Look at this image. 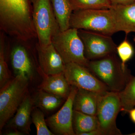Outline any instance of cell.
<instances>
[{
    "label": "cell",
    "instance_id": "10",
    "mask_svg": "<svg viewBox=\"0 0 135 135\" xmlns=\"http://www.w3.org/2000/svg\"><path fill=\"white\" fill-rule=\"evenodd\" d=\"M39 65L44 75H50L64 72L65 64L52 43L36 46Z\"/></svg>",
    "mask_w": 135,
    "mask_h": 135
},
{
    "label": "cell",
    "instance_id": "26",
    "mask_svg": "<svg viewBox=\"0 0 135 135\" xmlns=\"http://www.w3.org/2000/svg\"><path fill=\"white\" fill-rule=\"evenodd\" d=\"M128 113L129 114L131 120L135 123V108H133V109H131L128 112Z\"/></svg>",
    "mask_w": 135,
    "mask_h": 135
},
{
    "label": "cell",
    "instance_id": "23",
    "mask_svg": "<svg viewBox=\"0 0 135 135\" xmlns=\"http://www.w3.org/2000/svg\"><path fill=\"white\" fill-rule=\"evenodd\" d=\"M31 120L34 124L37 135H53L54 134L49 130L47 126L46 120L43 112L36 109L32 113Z\"/></svg>",
    "mask_w": 135,
    "mask_h": 135
},
{
    "label": "cell",
    "instance_id": "25",
    "mask_svg": "<svg viewBox=\"0 0 135 135\" xmlns=\"http://www.w3.org/2000/svg\"><path fill=\"white\" fill-rule=\"evenodd\" d=\"M81 135H103L102 133H101L100 131L99 130V129L92 131L90 132H87L83 133Z\"/></svg>",
    "mask_w": 135,
    "mask_h": 135
},
{
    "label": "cell",
    "instance_id": "6",
    "mask_svg": "<svg viewBox=\"0 0 135 135\" xmlns=\"http://www.w3.org/2000/svg\"><path fill=\"white\" fill-rule=\"evenodd\" d=\"M121 109L119 92L109 91L102 97L96 116L102 135L122 134L116 123V118Z\"/></svg>",
    "mask_w": 135,
    "mask_h": 135
},
{
    "label": "cell",
    "instance_id": "7",
    "mask_svg": "<svg viewBox=\"0 0 135 135\" xmlns=\"http://www.w3.org/2000/svg\"><path fill=\"white\" fill-rule=\"evenodd\" d=\"M78 32L84 44V55L89 61L117 53V45L111 36L83 29Z\"/></svg>",
    "mask_w": 135,
    "mask_h": 135
},
{
    "label": "cell",
    "instance_id": "4",
    "mask_svg": "<svg viewBox=\"0 0 135 135\" xmlns=\"http://www.w3.org/2000/svg\"><path fill=\"white\" fill-rule=\"evenodd\" d=\"M51 43L65 64L74 63L88 66L89 60L84 55V44L78 29L70 27L60 31L53 36Z\"/></svg>",
    "mask_w": 135,
    "mask_h": 135
},
{
    "label": "cell",
    "instance_id": "9",
    "mask_svg": "<svg viewBox=\"0 0 135 135\" xmlns=\"http://www.w3.org/2000/svg\"><path fill=\"white\" fill-rule=\"evenodd\" d=\"M78 88L71 86V92L65 103L56 113L46 120L54 133L59 135H75L73 127V102Z\"/></svg>",
    "mask_w": 135,
    "mask_h": 135
},
{
    "label": "cell",
    "instance_id": "1",
    "mask_svg": "<svg viewBox=\"0 0 135 135\" xmlns=\"http://www.w3.org/2000/svg\"><path fill=\"white\" fill-rule=\"evenodd\" d=\"M87 67L111 92L122 91L132 75L127 66L123 67L117 53L90 60Z\"/></svg>",
    "mask_w": 135,
    "mask_h": 135
},
{
    "label": "cell",
    "instance_id": "2",
    "mask_svg": "<svg viewBox=\"0 0 135 135\" xmlns=\"http://www.w3.org/2000/svg\"><path fill=\"white\" fill-rule=\"evenodd\" d=\"M70 25L71 28L92 31L111 36L118 32L110 9L73 11Z\"/></svg>",
    "mask_w": 135,
    "mask_h": 135
},
{
    "label": "cell",
    "instance_id": "14",
    "mask_svg": "<svg viewBox=\"0 0 135 135\" xmlns=\"http://www.w3.org/2000/svg\"><path fill=\"white\" fill-rule=\"evenodd\" d=\"M103 95L97 92L78 88L74 100V110L89 115L97 116Z\"/></svg>",
    "mask_w": 135,
    "mask_h": 135
},
{
    "label": "cell",
    "instance_id": "3",
    "mask_svg": "<svg viewBox=\"0 0 135 135\" xmlns=\"http://www.w3.org/2000/svg\"><path fill=\"white\" fill-rule=\"evenodd\" d=\"M29 80L25 77L17 75L1 88V130L16 113L27 95Z\"/></svg>",
    "mask_w": 135,
    "mask_h": 135
},
{
    "label": "cell",
    "instance_id": "13",
    "mask_svg": "<svg viewBox=\"0 0 135 135\" xmlns=\"http://www.w3.org/2000/svg\"><path fill=\"white\" fill-rule=\"evenodd\" d=\"M34 101L27 94L16 112L14 117L9 120L8 126L13 129L28 134L31 131V115Z\"/></svg>",
    "mask_w": 135,
    "mask_h": 135
},
{
    "label": "cell",
    "instance_id": "15",
    "mask_svg": "<svg viewBox=\"0 0 135 135\" xmlns=\"http://www.w3.org/2000/svg\"><path fill=\"white\" fill-rule=\"evenodd\" d=\"M41 89L66 99L71 92V86L64 72L46 75L41 86Z\"/></svg>",
    "mask_w": 135,
    "mask_h": 135
},
{
    "label": "cell",
    "instance_id": "17",
    "mask_svg": "<svg viewBox=\"0 0 135 135\" xmlns=\"http://www.w3.org/2000/svg\"><path fill=\"white\" fill-rule=\"evenodd\" d=\"M61 31L70 28V22L73 12L70 0H50Z\"/></svg>",
    "mask_w": 135,
    "mask_h": 135
},
{
    "label": "cell",
    "instance_id": "5",
    "mask_svg": "<svg viewBox=\"0 0 135 135\" xmlns=\"http://www.w3.org/2000/svg\"><path fill=\"white\" fill-rule=\"evenodd\" d=\"M33 20L41 46L51 44L53 36L61 31L50 0H37L33 4Z\"/></svg>",
    "mask_w": 135,
    "mask_h": 135
},
{
    "label": "cell",
    "instance_id": "16",
    "mask_svg": "<svg viewBox=\"0 0 135 135\" xmlns=\"http://www.w3.org/2000/svg\"><path fill=\"white\" fill-rule=\"evenodd\" d=\"M73 123L75 135H81L99 129V122L96 116L89 115L75 110L73 111Z\"/></svg>",
    "mask_w": 135,
    "mask_h": 135
},
{
    "label": "cell",
    "instance_id": "19",
    "mask_svg": "<svg viewBox=\"0 0 135 135\" xmlns=\"http://www.w3.org/2000/svg\"><path fill=\"white\" fill-rule=\"evenodd\" d=\"M63 99L51 93L40 89L34 102L37 106L46 110H53L60 106Z\"/></svg>",
    "mask_w": 135,
    "mask_h": 135
},
{
    "label": "cell",
    "instance_id": "29",
    "mask_svg": "<svg viewBox=\"0 0 135 135\" xmlns=\"http://www.w3.org/2000/svg\"><path fill=\"white\" fill-rule=\"evenodd\" d=\"M128 135H135V132L134 133H131V134H129Z\"/></svg>",
    "mask_w": 135,
    "mask_h": 135
},
{
    "label": "cell",
    "instance_id": "28",
    "mask_svg": "<svg viewBox=\"0 0 135 135\" xmlns=\"http://www.w3.org/2000/svg\"><path fill=\"white\" fill-rule=\"evenodd\" d=\"M37 0H30V1H31V2L32 3V4H33V3H35L36 2V1H37Z\"/></svg>",
    "mask_w": 135,
    "mask_h": 135
},
{
    "label": "cell",
    "instance_id": "18",
    "mask_svg": "<svg viewBox=\"0 0 135 135\" xmlns=\"http://www.w3.org/2000/svg\"><path fill=\"white\" fill-rule=\"evenodd\" d=\"M121 103V112L126 114L135 106V77L132 75L126 86L119 92Z\"/></svg>",
    "mask_w": 135,
    "mask_h": 135
},
{
    "label": "cell",
    "instance_id": "24",
    "mask_svg": "<svg viewBox=\"0 0 135 135\" xmlns=\"http://www.w3.org/2000/svg\"><path fill=\"white\" fill-rule=\"evenodd\" d=\"M112 5H127L134 2L135 0H110Z\"/></svg>",
    "mask_w": 135,
    "mask_h": 135
},
{
    "label": "cell",
    "instance_id": "22",
    "mask_svg": "<svg viewBox=\"0 0 135 135\" xmlns=\"http://www.w3.org/2000/svg\"><path fill=\"white\" fill-rule=\"evenodd\" d=\"M116 52L124 68L127 67L126 63L131 59L134 54L133 45L127 38V36L116 48Z\"/></svg>",
    "mask_w": 135,
    "mask_h": 135
},
{
    "label": "cell",
    "instance_id": "21",
    "mask_svg": "<svg viewBox=\"0 0 135 135\" xmlns=\"http://www.w3.org/2000/svg\"><path fill=\"white\" fill-rule=\"evenodd\" d=\"M3 33L0 37V87L2 88L10 79V74L5 56V41Z\"/></svg>",
    "mask_w": 135,
    "mask_h": 135
},
{
    "label": "cell",
    "instance_id": "8",
    "mask_svg": "<svg viewBox=\"0 0 135 135\" xmlns=\"http://www.w3.org/2000/svg\"><path fill=\"white\" fill-rule=\"evenodd\" d=\"M65 76L71 86L104 95L110 91L86 67L74 63L66 64Z\"/></svg>",
    "mask_w": 135,
    "mask_h": 135
},
{
    "label": "cell",
    "instance_id": "11",
    "mask_svg": "<svg viewBox=\"0 0 135 135\" xmlns=\"http://www.w3.org/2000/svg\"><path fill=\"white\" fill-rule=\"evenodd\" d=\"M112 11L117 32L127 35L135 33V1L127 5H112Z\"/></svg>",
    "mask_w": 135,
    "mask_h": 135
},
{
    "label": "cell",
    "instance_id": "20",
    "mask_svg": "<svg viewBox=\"0 0 135 135\" xmlns=\"http://www.w3.org/2000/svg\"><path fill=\"white\" fill-rule=\"evenodd\" d=\"M73 11L90 9H110V0H70Z\"/></svg>",
    "mask_w": 135,
    "mask_h": 135
},
{
    "label": "cell",
    "instance_id": "27",
    "mask_svg": "<svg viewBox=\"0 0 135 135\" xmlns=\"http://www.w3.org/2000/svg\"><path fill=\"white\" fill-rule=\"evenodd\" d=\"M13 131H11L5 134L8 135H22L24 134V133H22L19 131L16 130V129H13Z\"/></svg>",
    "mask_w": 135,
    "mask_h": 135
},
{
    "label": "cell",
    "instance_id": "12",
    "mask_svg": "<svg viewBox=\"0 0 135 135\" xmlns=\"http://www.w3.org/2000/svg\"><path fill=\"white\" fill-rule=\"evenodd\" d=\"M11 60L16 76H22L28 80L32 78L33 73V65L25 46H15L11 54Z\"/></svg>",
    "mask_w": 135,
    "mask_h": 135
},
{
    "label": "cell",
    "instance_id": "30",
    "mask_svg": "<svg viewBox=\"0 0 135 135\" xmlns=\"http://www.w3.org/2000/svg\"><path fill=\"white\" fill-rule=\"evenodd\" d=\"M133 40H134V42H135V36L134 37V39H133Z\"/></svg>",
    "mask_w": 135,
    "mask_h": 135
}]
</instances>
